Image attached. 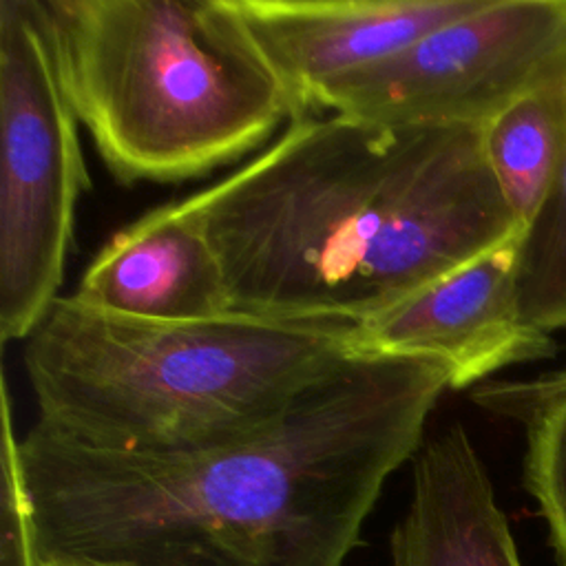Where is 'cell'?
<instances>
[{"instance_id":"cell-4","label":"cell","mask_w":566,"mask_h":566,"mask_svg":"<svg viewBox=\"0 0 566 566\" xmlns=\"http://www.w3.org/2000/svg\"><path fill=\"white\" fill-rule=\"evenodd\" d=\"M44 7L71 106L122 184L208 175L296 117L230 0Z\"/></svg>"},{"instance_id":"cell-1","label":"cell","mask_w":566,"mask_h":566,"mask_svg":"<svg viewBox=\"0 0 566 566\" xmlns=\"http://www.w3.org/2000/svg\"><path fill=\"white\" fill-rule=\"evenodd\" d=\"M444 363L356 356L272 424L175 453L18 440L35 566H343L424 442Z\"/></svg>"},{"instance_id":"cell-9","label":"cell","mask_w":566,"mask_h":566,"mask_svg":"<svg viewBox=\"0 0 566 566\" xmlns=\"http://www.w3.org/2000/svg\"><path fill=\"white\" fill-rule=\"evenodd\" d=\"M137 321H199L232 312L221 263L186 199L153 208L115 232L71 294Z\"/></svg>"},{"instance_id":"cell-14","label":"cell","mask_w":566,"mask_h":566,"mask_svg":"<svg viewBox=\"0 0 566 566\" xmlns=\"http://www.w3.org/2000/svg\"><path fill=\"white\" fill-rule=\"evenodd\" d=\"M18 440L20 438L11 418L9 385L2 380V566H35L18 462Z\"/></svg>"},{"instance_id":"cell-3","label":"cell","mask_w":566,"mask_h":566,"mask_svg":"<svg viewBox=\"0 0 566 566\" xmlns=\"http://www.w3.org/2000/svg\"><path fill=\"white\" fill-rule=\"evenodd\" d=\"M356 325L226 312L137 321L60 296L24 340L35 424L73 444L175 453L250 436L347 365Z\"/></svg>"},{"instance_id":"cell-8","label":"cell","mask_w":566,"mask_h":566,"mask_svg":"<svg viewBox=\"0 0 566 566\" xmlns=\"http://www.w3.org/2000/svg\"><path fill=\"white\" fill-rule=\"evenodd\" d=\"M230 2L290 93L296 117H303L325 84L396 55L427 33L475 13L486 0Z\"/></svg>"},{"instance_id":"cell-7","label":"cell","mask_w":566,"mask_h":566,"mask_svg":"<svg viewBox=\"0 0 566 566\" xmlns=\"http://www.w3.org/2000/svg\"><path fill=\"white\" fill-rule=\"evenodd\" d=\"M520 241L482 254L358 323L356 352L444 363L451 389L478 387L504 367L551 358L555 340L520 310Z\"/></svg>"},{"instance_id":"cell-5","label":"cell","mask_w":566,"mask_h":566,"mask_svg":"<svg viewBox=\"0 0 566 566\" xmlns=\"http://www.w3.org/2000/svg\"><path fill=\"white\" fill-rule=\"evenodd\" d=\"M44 0H0V336L27 340L60 298L91 188Z\"/></svg>"},{"instance_id":"cell-11","label":"cell","mask_w":566,"mask_h":566,"mask_svg":"<svg viewBox=\"0 0 566 566\" xmlns=\"http://www.w3.org/2000/svg\"><path fill=\"white\" fill-rule=\"evenodd\" d=\"M471 400L524 427V484L566 566V363L535 378L482 382Z\"/></svg>"},{"instance_id":"cell-12","label":"cell","mask_w":566,"mask_h":566,"mask_svg":"<svg viewBox=\"0 0 566 566\" xmlns=\"http://www.w3.org/2000/svg\"><path fill=\"white\" fill-rule=\"evenodd\" d=\"M495 184L526 230L548 201L566 159V80L544 86L484 126Z\"/></svg>"},{"instance_id":"cell-6","label":"cell","mask_w":566,"mask_h":566,"mask_svg":"<svg viewBox=\"0 0 566 566\" xmlns=\"http://www.w3.org/2000/svg\"><path fill=\"white\" fill-rule=\"evenodd\" d=\"M566 80V0H486L391 57L325 84L312 111L387 126L484 128Z\"/></svg>"},{"instance_id":"cell-10","label":"cell","mask_w":566,"mask_h":566,"mask_svg":"<svg viewBox=\"0 0 566 566\" xmlns=\"http://www.w3.org/2000/svg\"><path fill=\"white\" fill-rule=\"evenodd\" d=\"M394 566H522L489 473L462 424L424 438L391 531Z\"/></svg>"},{"instance_id":"cell-13","label":"cell","mask_w":566,"mask_h":566,"mask_svg":"<svg viewBox=\"0 0 566 566\" xmlns=\"http://www.w3.org/2000/svg\"><path fill=\"white\" fill-rule=\"evenodd\" d=\"M517 301L533 327L548 334L566 327V159L548 201L522 234Z\"/></svg>"},{"instance_id":"cell-2","label":"cell","mask_w":566,"mask_h":566,"mask_svg":"<svg viewBox=\"0 0 566 566\" xmlns=\"http://www.w3.org/2000/svg\"><path fill=\"white\" fill-rule=\"evenodd\" d=\"M232 312L363 323L524 234L478 126L292 119L230 177L186 197Z\"/></svg>"}]
</instances>
